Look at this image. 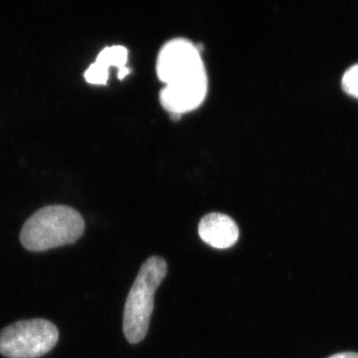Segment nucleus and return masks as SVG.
<instances>
[{
  "label": "nucleus",
  "mask_w": 358,
  "mask_h": 358,
  "mask_svg": "<svg viewBox=\"0 0 358 358\" xmlns=\"http://www.w3.org/2000/svg\"><path fill=\"white\" fill-rule=\"evenodd\" d=\"M129 72H131V70H129V68L124 67L122 68V69L117 71V78H119L120 80L124 79V77L128 76L129 74Z\"/></svg>",
  "instance_id": "obj_11"
},
{
  "label": "nucleus",
  "mask_w": 358,
  "mask_h": 358,
  "mask_svg": "<svg viewBox=\"0 0 358 358\" xmlns=\"http://www.w3.org/2000/svg\"><path fill=\"white\" fill-rule=\"evenodd\" d=\"M207 88V74L166 85L160 91V103L174 117H180L185 113L196 110L203 103Z\"/></svg>",
  "instance_id": "obj_5"
},
{
  "label": "nucleus",
  "mask_w": 358,
  "mask_h": 358,
  "mask_svg": "<svg viewBox=\"0 0 358 358\" xmlns=\"http://www.w3.org/2000/svg\"><path fill=\"white\" fill-rule=\"evenodd\" d=\"M343 87L348 95L358 99V64L346 71L343 78Z\"/></svg>",
  "instance_id": "obj_9"
},
{
  "label": "nucleus",
  "mask_w": 358,
  "mask_h": 358,
  "mask_svg": "<svg viewBox=\"0 0 358 358\" xmlns=\"http://www.w3.org/2000/svg\"><path fill=\"white\" fill-rule=\"evenodd\" d=\"M85 231L81 214L65 205L44 207L23 225L20 242L31 252H43L75 243Z\"/></svg>",
  "instance_id": "obj_1"
},
{
  "label": "nucleus",
  "mask_w": 358,
  "mask_h": 358,
  "mask_svg": "<svg viewBox=\"0 0 358 358\" xmlns=\"http://www.w3.org/2000/svg\"><path fill=\"white\" fill-rule=\"evenodd\" d=\"M128 59V49L120 45H115L103 49L96 57V62L100 63L106 69L109 70L110 67H115L119 71L127 67Z\"/></svg>",
  "instance_id": "obj_7"
},
{
  "label": "nucleus",
  "mask_w": 358,
  "mask_h": 358,
  "mask_svg": "<svg viewBox=\"0 0 358 358\" xmlns=\"http://www.w3.org/2000/svg\"><path fill=\"white\" fill-rule=\"evenodd\" d=\"M85 79L90 84L106 85L109 79V70L100 63H93L85 72Z\"/></svg>",
  "instance_id": "obj_8"
},
{
  "label": "nucleus",
  "mask_w": 358,
  "mask_h": 358,
  "mask_svg": "<svg viewBox=\"0 0 358 358\" xmlns=\"http://www.w3.org/2000/svg\"><path fill=\"white\" fill-rule=\"evenodd\" d=\"M166 272V262L160 257H150L141 266L124 306V334L129 343H141L147 336L155 291Z\"/></svg>",
  "instance_id": "obj_2"
},
{
  "label": "nucleus",
  "mask_w": 358,
  "mask_h": 358,
  "mask_svg": "<svg viewBox=\"0 0 358 358\" xmlns=\"http://www.w3.org/2000/svg\"><path fill=\"white\" fill-rule=\"evenodd\" d=\"M157 74L166 85L206 74L199 47L183 38L167 42L157 57Z\"/></svg>",
  "instance_id": "obj_4"
},
{
  "label": "nucleus",
  "mask_w": 358,
  "mask_h": 358,
  "mask_svg": "<svg viewBox=\"0 0 358 358\" xmlns=\"http://www.w3.org/2000/svg\"><path fill=\"white\" fill-rule=\"evenodd\" d=\"M58 338V329L49 320H20L2 329L0 353L8 358H39L53 350Z\"/></svg>",
  "instance_id": "obj_3"
},
{
  "label": "nucleus",
  "mask_w": 358,
  "mask_h": 358,
  "mask_svg": "<svg viewBox=\"0 0 358 358\" xmlns=\"http://www.w3.org/2000/svg\"><path fill=\"white\" fill-rule=\"evenodd\" d=\"M202 241L216 249H227L236 244L239 228L229 216L221 213L205 215L199 226Z\"/></svg>",
  "instance_id": "obj_6"
},
{
  "label": "nucleus",
  "mask_w": 358,
  "mask_h": 358,
  "mask_svg": "<svg viewBox=\"0 0 358 358\" xmlns=\"http://www.w3.org/2000/svg\"><path fill=\"white\" fill-rule=\"evenodd\" d=\"M329 358H358V353L357 352H343L334 355L333 357Z\"/></svg>",
  "instance_id": "obj_10"
}]
</instances>
